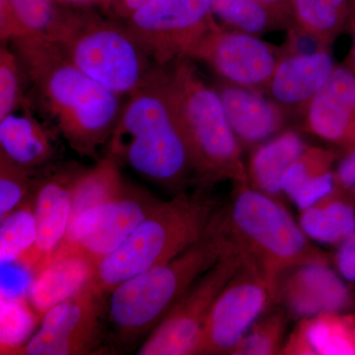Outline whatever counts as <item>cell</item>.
Masks as SVG:
<instances>
[{
  "label": "cell",
  "mask_w": 355,
  "mask_h": 355,
  "mask_svg": "<svg viewBox=\"0 0 355 355\" xmlns=\"http://www.w3.org/2000/svg\"><path fill=\"white\" fill-rule=\"evenodd\" d=\"M11 43L42 113L72 150L98 160L120 118L121 96L79 69L46 35Z\"/></svg>",
  "instance_id": "cell-1"
},
{
  "label": "cell",
  "mask_w": 355,
  "mask_h": 355,
  "mask_svg": "<svg viewBox=\"0 0 355 355\" xmlns=\"http://www.w3.org/2000/svg\"><path fill=\"white\" fill-rule=\"evenodd\" d=\"M231 249L216 211L200 241L114 287L107 294V338L113 347L130 349L144 342L193 282Z\"/></svg>",
  "instance_id": "cell-2"
},
{
  "label": "cell",
  "mask_w": 355,
  "mask_h": 355,
  "mask_svg": "<svg viewBox=\"0 0 355 355\" xmlns=\"http://www.w3.org/2000/svg\"><path fill=\"white\" fill-rule=\"evenodd\" d=\"M159 70L121 109L107 153L144 179L178 193L184 191L191 178L195 179V169L183 130L159 81Z\"/></svg>",
  "instance_id": "cell-3"
},
{
  "label": "cell",
  "mask_w": 355,
  "mask_h": 355,
  "mask_svg": "<svg viewBox=\"0 0 355 355\" xmlns=\"http://www.w3.org/2000/svg\"><path fill=\"white\" fill-rule=\"evenodd\" d=\"M236 186L230 202L217 211L219 227L233 249L260 268L277 305L287 272L309 261L331 260L330 254L310 242L280 200L249 183Z\"/></svg>",
  "instance_id": "cell-4"
},
{
  "label": "cell",
  "mask_w": 355,
  "mask_h": 355,
  "mask_svg": "<svg viewBox=\"0 0 355 355\" xmlns=\"http://www.w3.org/2000/svg\"><path fill=\"white\" fill-rule=\"evenodd\" d=\"M159 81L186 137L200 188L225 180L248 183L241 147L218 92L184 60H178L171 70H159Z\"/></svg>",
  "instance_id": "cell-5"
},
{
  "label": "cell",
  "mask_w": 355,
  "mask_h": 355,
  "mask_svg": "<svg viewBox=\"0 0 355 355\" xmlns=\"http://www.w3.org/2000/svg\"><path fill=\"white\" fill-rule=\"evenodd\" d=\"M219 207L202 188L160 200L127 240L97 263L93 284L108 294L121 282L176 258L202 239Z\"/></svg>",
  "instance_id": "cell-6"
},
{
  "label": "cell",
  "mask_w": 355,
  "mask_h": 355,
  "mask_svg": "<svg viewBox=\"0 0 355 355\" xmlns=\"http://www.w3.org/2000/svg\"><path fill=\"white\" fill-rule=\"evenodd\" d=\"M67 58L112 92L128 95L150 83L158 69L127 26L105 19L85 7L60 8L46 35Z\"/></svg>",
  "instance_id": "cell-7"
},
{
  "label": "cell",
  "mask_w": 355,
  "mask_h": 355,
  "mask_svg": "<svg viewBox=\"0 0 355 355\" xmlns=\"http://www.w3.org/2000/svg\"><path fill=\"white\" fill-rule=\"evenodd\" d=\"M236 250L211 266L173 306L137 349L139 355L197 354L198 343L210 310L220 292L244 263Z\"/></svg>",
  "instance_id": "cell-8"
},
{
  "label": "cell",
  "mask_w": 355,
  "mask_h": 355,
  "mask_svg": "<svg viewBox=\"0 0 355 355\" xmlns=\"http://www.w3.org/2000/svg\"><path fill=\"white\" fill-rule=\"evenodd\" d=\"M107 338V293L92 280L42 317L39 329L15 355H81Z\"/></svg>",
  "instance_id": "cell-9"
},
{
  "label": "cell",
  "mask_w": 355,
  "mask_h": 355,
  "mask_svg": "<svg viewBox=\"0 0 355 355\" xmlns=\"http://www.w3.org/2000/svg\"><path fill=\"white\" fill-rule=\"evenodd\" d=\"M275 305L260 268L244 263L210 310L203 326L197 354H231L265 312Z\"/></svg>",
  "instance_id": "cell-10"
},
{
  "label": "cell",
  "mask_w": 355,
  "mask_h": 355,
  "mask_svg": "<svg viewBox=\"0 0 355 355\" xmlns=\"http://www.w3.org/2000/svg\"><path fill=\"white\" fill-rule=\"evenodd\" d=\"M212 0H150L128 18L127 28L159 67L184 57L214 24Z\"/></svg>",
  "instance_id": "cell-11"
},
{
  "label": "cell",
  "mask_w": 355,
  "mask_h": 355,
  "mask_svg": "<svg viewBox=\"0 0 355 355\" xmlns=\"http://www.w3.org/2000/svg\"><path fill=\"white\" fill-rule=\"evenodd\" d=\"M159 202L149 191L127 183L116 195L74 217L62 243L98 263L116 251Z\"/></svg>",
  "instance_id": "cell-12"
},
{
  "label": "cell",
  "mask_w": 355,
  "mask_h": 355,
  "mask_svg": "<svg viewBox=\"0 0 355 355\" xmlns=\"http://www.w3.org/2000/svg\"><path fill=\"white\" fill-rule=\"evenodd\" d=\"M184 57L203 60L240 86L270 80L277 65L268 44L249 34L222 31L216 23L191 44Z\"/></svg>",
  "instance_id": "cell-13"
},
{
  "label": "cell",
  "mask_w": 355,
  "mask_h": 355,
  "mask_svg": "<svg viewBox=\"0 0 355 355\" xmlns=\"http://www.w3.org/2000/svg\"><path fill=\"white\" fill-rule=\"evenodd\" d=\"M289 318H305L355 311V294L347 280L331 266V260L296 266L284 275L277 291V305Z\"/></svg>",
  "instance_id": "cell-14"
},
{
  "label": "cell",
  "mask_w": 355,
  "mask_h": 355,
  "mask_svg": "<svg viewBox=\"0 0 355 355\" xmlns=\"http://www.w3.org/2000/svg\"><path fill=\"white\" fill-rule=\"evenodd\" d=\"M84 169L76 163H67L38 178L33 198L38 239L21 263L27 270L34 272L64 241L71 223L74 190Z\"/></svg>",
  "instance_id": "cell-15"
},
{
  "label": "cell",
  "mask_w": 355,
  "mask_h": 355,
  "mask_svg": "<svg viewBox=\"0 0 355 355\" xmlns=\"http://www.w3.org/2000/svg\"><path fill=\"white\" fill-rule=\"evenodd\" d=\"M97 263L76 248L62 243L33 272L27 298L40 317L83 291L94 277Z\"/></svg>",
  "instance_id": "cell-16"
},
{
  "label": "cell",
  "mask_w": 355,
  "mask_h": 355,
  "mask_svg": "<svg viewBox=\"0 0 355 355\" xmlns=\"http://www.w3.org/2000/svg\"><path fill=\"white\" fill-rule=\"evenodd\" d=\"M311 132L345 149L355 146V71L335 67L330 78L311 100Z\"/></svg>",
  "instance_id": "cell-17"
},
{
  "label": "cell",
  "mask_w": 355,
  "mask_h": 355,
  "mask_svg": "<svg viewBox=\"0 0 355 355\" xmlns=\"http://www.w3.org/2000/svg\"><path fill=\"white\" fill-rule=\"evenodd\" d=\"M55 154L51 130L36 118L27 98L0 119V155L14 164L35 172L46 167Z\"/></svg>",
  "instance_id": "cell-18"
},
{
  "label": "cell",
  "mask_w": 355,
  "mask_h": 355,
  "mask_svg": "<svg viewBox=\"0 0 355 355\" xmlns=\"http://www.w3.org/2000/svg\"><path fill=\"white\" fill-rule=\"evenodd\" d=\"M280 354L355 355V311L299 320Z\"/></svg>",
  "instance_id": "cell-19"
},
{
  "label": "cell",
  "mask_w": 355,
  "mask_h": 355,
  "mask_svg": "<svg viewBox=\"0 0 355 355\" xmlns=\"http://www.w3.org/2000/svg\"><path fill=\"white\" fill-rule=\"evenodd\" d=\"M334 69L333 58L324 51L287 58L277 65L270 79L273 97L286 105L312 100Z\"/></svg>",
  "instance_id": "cell-20"
},
{
  "label": "cell",
  "mask_w": 355,
  "mask_h": 355,
  "mask_svg": "<svg viewBox=\"0 0 355 355\" xmlns=\"http://www.w3.org/2000/svg\"><path fill=\"white\" fill-rule=\"evenodd\" d=\"M336 159L335 151L307 147L284 173L282 193L299 210L314 205L336 189Z\"/></svg>",
  "instance_id": "cell-21"
},
{
  "label": "cell",
  "mask_w": 355,
  "mask_h": 355,
  "mask_svg": "<svg viewBox=\"0 0 355 355\" xmlns=\"http://www.w3.org/2000/svg\"><path fill=\"white\" fill-rule=\"evenodd\" d=\"M218 94L238 140L248 144H258L279 130V114L261 96L235 86L221 88Z\"/></svg>",
  "instance_id": "cell-22"
},
{
  "label": "cell",
  "mask_w": 355,
  "mask_h": 355,
  "mask_svg": "<svg viewBox=\"0 0 355 355\" xmlns=\"http://www.w3.org/2000/svg\"><path fill=\"white\" fill-rule=\"evenodd\" d=\"M307 148L297 135L286 132L254 151L248 169V183L256 190L280 200L284 173Z\"/></svg>",
  "instance_id": "cell-23"
},
{
  "label": "cell",
  "mask_w": 355,
  "mask_h": 355,
  "mask_svg": "<svg viewBox=\"0 0 355 355\" xmlns=\"http://www.w3.org/2000/svg\"><path fill=\"white\" fill-rule=\"evenodd\" d=\"M298 223L310 240L338 247L355 231V200L336 188L300 210Z\"/></svg>",
  "instance_id": "cell-24"
},
{
  "label": "cell",
  "mask_w": 355,
  "mask_h": 355,
  "mask_svg": "<svg viewBox=\"0 0 355 355\" xmlns=\"http://www.w3.org/2000/svg\"><path fill=\"white\" fill-rule=\"evenodd\" d=\"M125 184L120 162L107 153L98 159L93 167L84 169L78 178L74 190L71 221L84 210L116 195Z\"/></svg>",
  "instance_id": "cell-25"
},
{
  "label": "cell",
  "mask_w": 355,
  "mask_h": 355,
  "mask_svg": "<svg viewBox=\"0 0 355 355\" xmlns=\"http://www.w3.org/2000/svg\"><path fill=\"white\" fill-rule=\"evenodd\" d=\"M38 239L34 200L21 205L0 220V261L2 266L22 263Z\"/></svg>",
  "instance_id": "cell-26"
},
{
  "label": "cell",
  "mask_w": 355,
  "mask_h": 355,
  "mask_svg": "<svg viewBox=\"0 0 355 355\" xmlns=\"http://www.w3.org/2000/svg\"><path fill=\"white\" fill-rule=\"evenodd\" d=\"M289 8L306 32L330 37L349 22L352 0H289Z\"/></svg>",
  "instance_id": "cell-27"
},
{
  "label": "cell",
  "mask_w": 355,
  "mask_h": 355,
  "mask_svg": "<svg viewBox=\"0 0 355 355\" xmlns=\"http://www.w3.org/2000/svg\"><path fill=\"white\" fill-rule=\"evenodd\" d=\"M41 320L28 298L8 297L2 291L0 354L15 355L34 335L35 327Z\"/></svg>",
  "instance_id": "cell-28"
},
{
  "label": "cell",
  "mask_w": 355,
  "mask_h": 355,
  "mask_svg": "<svg viewBox=\"0 0 355 355\" xmlns=\"http://www.w3.org/2000/svg\"><path fill=\"white\" fill-rule=\"evenodd\" d=\"M289 316L284 308L275 309L259 320L233 349L234 355L280 354Z\"/></svg>",
  "instance_id": "cell-29"
},
{
  "label": "cell",
  "mask_w": 355,
  "mask_h": 355,
  "mask_svg": "<svg viewBox=\"0 0 355 355\" xmlns=\"http://www.w3.org/2000/svg\"><path fill=\"white\" fill-rule=\"evenodd\" d=\"M37 181L35 172L0 155V220L34 198Z\"/></svg>",
  "instance_id": "cell-30"
},
{
  "label": "cell",
  "mask_w": 355,
  "mask_h": 355,
  "mask_svg": "<svg viewBox=\"0 0 355 355\" xmlns=\"http://www.w3.org/2000/svg\"><path fill=\"white\" fill-rule=\"evenodd\" d=\"M212 10L226 24L247 34L263 31L277 16L254 0H212Z\"/></svg>",
  "instance_id": "cell-31"
},
{
  "label": "cell",
  "mask_w": 355,
  "mask_h": 355,
  "mask_svg": "<svg viewBox=\"0 0 355 355\" xmlns=\"http://www.w3.org/2000/svg\"><path fill=\"white\" fill-rule=\"evenodd\" d=\"M18 21L25 36L48 35L55 20L60 7L53 0H0Z\"/></svg>",
  "instance_id": "cell-32"
},
{
  "label": "cell",
  "mask_w": 355,
  "mask_h": 355,
  "mask_svg": "<svg viewBox=\"0 0 355 355\" xmlns=\"http://www.w3.org/2000/svg\"><path fill=\"white\" fill-rule=\"evenodd\" d=\"M22 69L17 53L2 43L0 49V119L4 118L24 101L21 89Z\"/></svg>",
  "instance_id": "cell-33"
},
{
  "label": "cell",
  "mask_w": 355,
  "mask_h": 355,
  "mask_svg": "<svg viewBox=\"0 0 355 355\" xmlns=\"http://www.w3.org/2000/svg\"><path fill=\"white\" fill-rule=\"evenodd\" d=\"M336 188L355 200V146L345 149L335 169Z\"/></svg>",
  "instance_id": "cell-34"
},
{
  "label": "cell",
  "mask_w": 355,
  "mask_h": 355,
  "mask_svg": "<svg viewBox=\"0 0 355 355\" xmlns=\"http://www.w3.org/2000/svg\"><path fill=\"white\" fill-rule=\"evenodd\" d=\"M334 263L343 279L355 284V231L338 245Z\"/></svg>",
  "instance_id": "cell-35"
},
{
  "label": "cell",
  "mask_w": 355,
  "mask_h": 355,
  "mask_svg": "<svg viewBox=\"0 0 355 355\" xmlns=\"http://www.w3.org/2000/svg\"><path fill=\"white\" fill-rule=\"evenodd\" d=\"M150 0H113L108 12L113 13L116 17L127 20L135 11L146 6Z\"/></svg>",
  "instance_id": "cell-36"
},
{
  "label": "cell",
  "mask_w": 355,
  "mask_h": 355,
  "mask_svg": "<svg viewBox=\"0 0 355 355\" xmlns=\"http://www.w3.org/2000/svg\"><path fill=\"white\" fill-rule=\"evenodd\" d=\"M272 11L275 15L284 16L291 13L289 0H254Z\"/></svg>",
  "instance_id": "cell-37"
},
{
  "label": "cell",
  "mask_w": 355,
  "mask_h": 355,
  "mask_svg": "<svg viewBox=\"0 0 355 355\" xmlns=\"http://www.w3.org/2000/svg\"><path fill=\"white\" fill-rule=\"evenodd\" d=\"M53 1L64 6L88 7L93 6V4H97L100 6L101 0H53Z\"/></svg>",
  "instance_id": "cell-38"
},
{
  "label": "cell",
  "mask_w": 355,
  "mask_h": 355,
  "mask_svg": "<svg viewBox=\"0 0 355 355\" xmlns=\"http://www.w3.org/2000/svg\"><path fill=\"white\" fill-rule=\"evenodd\" d=\"M349 22L350 24H352V36H354V41H352V60L355 67V0H352V16H350Z\"/></svg>",
  "instance_id": "cell-39"
},
{
  "label": "cell",
  "mask_w": 355,
  "mask_h": 355,
  "mask_svg": "<svg viewBox=\"0 0 355 355\" xmlns=\"http://www.w3.org/2000/svg\"><path fill=\"white\" fill-rule=\"evenodd\" d=\"M112 1H113V0H101V2H100V7H101L102 9H104L105 11H108Z\"/></svg>",
  "instance_id": "cell-40"
}]
</instances>
